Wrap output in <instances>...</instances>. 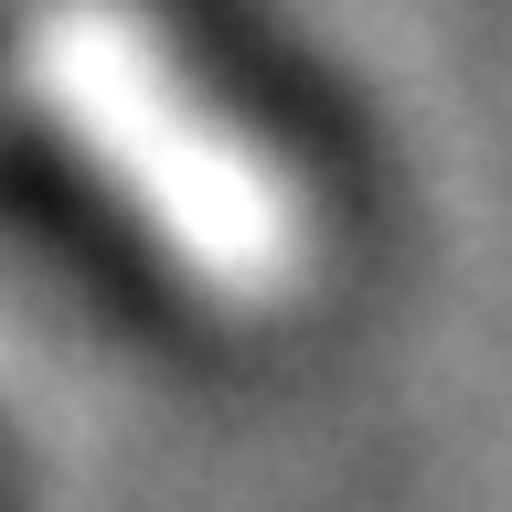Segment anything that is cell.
Masks as SVG:
<instances>
[{"instance_id": "6da1fadb", "label": "cell", "mask_w": 512, "mask_h": 512, "mask_svg": "<svg viewBox=\"0 0 512 512\" xmlns=\"http://www.w3.org/2000/svg\"><path fill=\"white\" fill-rule=\"evenodd\" d=\"M32 86H43V107L64 118L75 150L107 160V182H128L160 224H182L214 267H246V246H267V214L246 203V182L224 171L203 118L171 96L160 54L118 11H96V0L54 11V22L32 32Z\"/></svg>"}]
</instances>
